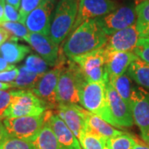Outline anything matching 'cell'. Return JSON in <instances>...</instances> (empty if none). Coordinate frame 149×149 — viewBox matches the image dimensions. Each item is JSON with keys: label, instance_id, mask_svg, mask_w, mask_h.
Returning a JSON list of instances; mask_svg holds the SVG:
<instances>
[{"label": "cell", "instance_id": "obj_1", "mask_svg": "<svg viewBox=\"0 0 149 149\" xmlns=\"http://www.w3.org/2000/svg\"><path fill=\"white\" fill-rule=\"evenodd\" d=\"M108 36L98 18L83 22L70 34L63 46V52L71 60L105 46Z\"/></svg>", "mask_w": 149, "mask_h": 149}, {"label": "cell", "instance_id": "obj_2", "mask_svg": "<svg viewBox=\"0 0 149 149\" xmlns=\"http://www.w3.org/2000/svg\"><path fill=\"white\" fill-rule=\"evenodd\" d=\"M79 0H59L54 9L49 37L56 44L61 43L72 32L77 14Z\"/></svg>", "mask_w": 149, "mask_h": 149}, {"label": "cell", "instance_id": "obj_3", "mask_svg": "<svg viewBox=\"0 0 149 149\" xmlns=\"http://www.w3.org/2000/svg\"><path fill=\"white\" fill-rule=\"evenodd\" d=\"M87 80L79 65L70 60L60 75L56 86L58 104H76L80 103V90Z\"/></svg>", "mask_w": 149, "mask_h": 149}, {"label": "cell", "instance_id": "obj_4", "mask_svg": "<svg viewBox=\"0 0 149 149\" xmlns=\"http://www.w3.org/2000/svg\"><path fill=\"white\" fill-rule=\"evenodd\" d=\"M80 103L87 111L101 117L113 126L104 82L86 81L80 90Z\"/></svg>", "mask_w": 149, "mask_h": 149}, {"label": "cell", "instance_id": "obj_5", "mask_svg": "<svg viewBox=\"0 0 149 149\" xmlns=\"http://www.w3.org/2000/svg\"><path fill=\"white\" fill-rule=\"evenodd\" d=\"M47 108L30 90L13 91V98L4 113V118L42 115Z\"/></svg>", "mask_w": 149, "mask_h": 149}, {"label": "cell", "instance_id": "obj_6", "mask_svg": "<svg viewBox=\"0 0 149 149\" xmlns=\"http://www.w3.org/2000/svg\"><path fill=\"white\" fill-rule=\"evenodd\" d=\"M47 120V111L42 115L5 118L3 123L9 137L32 142L37 138Z\"/></svg>", "mask_w": 149, "mask_h": 149}, {"label": "cell", "instance_id": "obj_7", "mask_svg": "<svg viewBox=\"0 0 149 149\" xmlns=\"http://www.w3.org/2000/svg\"><path fill=\"white\" fill-rule=\"evenodd\" d=\"M79 65L88 82H108L104 47L71 59Z\"/></svg>", "mask_w": 149, "mask_h": 149}, {"label": "cell", "instance_id": "obj_8", "mask_svg": "<svg viewBox=\"0 0 149 149\" xmlns=\"http://www.w3.org/2000/svg\"><path fill=\"white\" fill-rule=\"evenodd\" d=\"M63 59V58H62ZM59 59L54 68L44 73L37 84L30 91L42 100L48 108H52L57 104L56 86L61 72L65 69V61Z\"/></svg>", "mask_w": 149, "mask_h": 149}, {"label": "cell", "instance_id": "obj_9", "mask_svg": "<svg viewBox=\"0 0 149 149\" xmlns=\"http://www.w3.org/2000/svg\"><path fill=\"white\" fill-rule=\"evenodd\" d=\"M107 102L113 127H131L134 123L130 106L118 95L113 86L106 82Z\"/></svg>", "mask_w": 149, "mask_h": 149}, {"label": "cell", "instance_id": "obj_10", "mask_svg": "<svg viewBox=\"0 0 149 149\" xmlns=\"http://www.w3.org/2000/svg\"><path fill=\"white\" fill-rule=\"evenodd\" d=\"M107 36L123 30L136 23L137 14L132 6H122L105 16L98 18Z\"/></svg>", "mask_w": 149, "mask_h": 149}, {"label": "cell", "instance_id": "obj_11", "mask_svg": "<svg viewBox=\"0 0 149 149\" xmlns=\"http://www.w3.org/2000/svg\"><path fill=\"white\" fill-rule=\"evenodd\" d=\"M130 109L133 121L143 138L149 131V92L141 86H133Z\"/></svg>", "mask_w": 149, "mask_h": 149}, {"label": "cell", "instance_id": "obj_12", "mask_svg": "<svg viewBox=\"0 0 149 149\" xmlns=\"http://www.w3.org/2000/svg\"><path fill=\"white\" fill-rule=\"evenodd\" d=\"M117 8L113 0H79L78 14L72 32L83 22L105 16Z\"/></svg>", "mask_w": 149, "mask_h": 149}, {"label": "cell", "instance_id": "obj_13", "mask_svg": "<svg viewBox=\"0 0 149 149\" xmlns=\"http://www.w3.org/2000/svg\"><path fill=\"white\" fill-rule=\"evenodd\" d=\"M59 0H44L31 12L25 20V26L30 32H37L49 36L54 9Z\"/></svg>", "mask_w": 149, "mask_h": 149}, {"label": "cell", "instance_id": "obj_14", "mask_svg": "<svg viewBox=\"0 0 149 149\" xmlns=\"http://www.w3.org/2000/svg\"><path fill=\"white\" fill-rule=\"evenodd\" d=\"M24 41L28 42L39 56L51 66H55L59 61V47L49 36L37 32H30Z\"/></svg>", "mask_w": 149, "mask_h": 149}, {"label": "cell", "instance_id": "obj_15", "mask_svg": "<svg viewBox=\"0 0 149 149\" xmlns=\"http://www.w3.org/2000/svg\"><path fill=\"white\" fill-rule=\"evenodd\" d=\"M139 38L140 35L135 23L108 36L104 48L109 52H133Z\"/></svg>", "mask_w": 149, "mask_h": 149}, {"label": "cell", "instance_id": "obj_16", "mask_svg": "<svg viewBox=\"0 0 149 149\" xmlns=\"http://www.w3.org/2000/svg\"><path fill=\"white\" fill-rule=\"evenodd\" d=\"M47 122L52 129L61 149H82L78 139L57 114L47 111Z\"/></svg>", "mask_w": 149, "mask_h": 149}, {"label": "cell", "instance_id": "obj_17", "mask_svg": "<svg viewBox=\"0 0 149 149\" xmlns=\"http://www.w3.org/2000/svg\"><path fill=\"white\" fill-rule=\"evenodd\" d=\"M58 115L72 131L77 139L86 128L85 116L87 110L77 104H58Z\"/></svg>", "mask_w": 149, "mask_h": 149}, {"label": "cell", "instance_id": "obj_18", "mask_svg": "<svg viewBox=\"0 0 149 149\" xmlns=\"http://www.w3.org/2000/svg\"><path fill=\"white\" fill-rule=\"evenodd\" d=\"M105 52L108 81L125 74L131 63L139 58L132 52H109L105 49Z\"/></svg>", "mask_w": 149, "mask_h": 149}, {"label": "cell", "instance_id": "obj_19", "mask_svg": "<svg viewBox=\"0 0 149 149\" xmlns=\"http://www.w3.org/2000/svg\"><path fill=\"white\" fill-rule=\"evenodd\" d=\"M85 124H86V129L105 139L106 140L123 133L122 131L113 128V126H112L110 123L106 122L101 117L89 111H87L86 113Z\"/></svg>", "mask_w": 149, "mask_h": 149}, {"label": "cell", "instance_id": "obj_20", "mask_svg": "<svg viewBox=\"0 0 149 149\" xmlns=\"http://www.w3.org/2000/svg\"><path fill=\"white\" fill-rule=\"evenodd\" d=\"M30 52V48L17 42V41L9 40L0 47V55L9 64L20 62L26 55Z\"/></svg>", "mask_w": 149, "mask_h": 149}, {"label": "cell", "instance_id": "obj_21", "mask_svg": "<svg viewBox=\"0 0 149 149\" xmlns=\"http://www.w3.org/2000/svg\"><path fill=\"white\" fill-rule=\"evenodd\" d=\"M126 74L141 87L149 91V64L137 58L127 70Z\"/></svg>", "mask_w": 149, "mask_h": 149}, {"label": "cell", "instance_id": "obj_22", "mask_svg": "<svg viewBox=\"0 0 149 149\" xmlns=\"http://www.w3.org/2000/svg\"><path fill=\"white\" fill-rule=\"evenodd\" d=\"M32 143L34 149H61L52 129L47 121Z\"/></svg>", "mask_w": 149, "mask_h": 149}, {"label": "cell", "instance_id": "obj_23", "mask_svg": "<svg viewBox=\"0 0 149 149\" xmlns=\"http://www.w3.org/2000/svg\"><path fill=\"white\" fill-rule=\"evenodd\" d=\"M42 74L30 71L25 65L21 66L16 80L9 84L13 88H18L19 90H32Z\"/></svg>", "mask_w": 149, "mask_h": 149}, {"label": "cell", "instance_id": "obj_24", "mask_svg": "<svg viewBox=\"0 0 149 149\" xmlns=\"http://www.w3.org/2000/svg\"><path fill=\"white\" fill-rule=\"evenodd\" d=\"M135 11L137 14L136 27L140 37H149V0L137 4Z\"/></svg>", "mask_w": 149, "mask_h": 149}, {"label": "cell", "instance_id": "obj_25", "mask_svg": "<svg viewBox=\"0 0 149 149\" xmlns=\"http://www.w3.org/2000/svg\"><path fill=\"white\" fill-rule=\"evenodd\" d=\"M109 82L113 86L115 91L122 97L123 100L130 106L133 86L131 82V79L129 78L128 74H123L121 76H118L114 80Z\"/></svg>", "mask_w": 149, "mask_h": 149}, {"label": "cell", "instance_id": "obj_26", "mask_svg": "<svg viewBox=\"0 0 149 149\" xmlns=\"http://www.w3.org/2000/svg\"><path fill=\"white\" fill-rule=\"evenodd\" d=\"M80 146L83 149H105L107 140L85 128L79 137Z\"/></svg>", "mask_w": 149, "mask_h": 149}, {"label": "cell", "instance_id": "obj_27", "mask_svg": "<svg viewBox=\"0 0 149 149\" xmlns=\"http://www.w3.org/2000/svg\"><path fill=\"white\" fill-rule=\"evenodd\" d=\"M0 27L4 28L12 36L9 40L17 41L18 39L24 40L25 37L30 33L25 24L19 22H3L0 24Z\"/></svg>", "mask_w": 149, "mask_h": 149}, {"label": "cell", "instance_id": "obj_28", "mask_svg": "<svg viewBox=\"0 0 149 149\" xmlns=\"http://www.w3.org/2000/svg\"><path fill=\"white\" fill-rule=\"evenodd\" d=\"M135 139L132 135L122 133L107 140V147L109 149H133Z\"/></svg>", "mask_w": 149, "mask_h": 149}, {"label": "cell", "instance_id": "obj_29", "mask_svg": "<svg viewBox=\"0 0 149 149\" xmlns=\"http://www.w3.org/2000/svg\"><path fill=\"white\" fill-rule=\"evenodd\" d=\"M25 66L32 72L44 74L48 70L49 65L41 56L37 55H30L25 61Z\"/></svg>", "mask_w": 149, "mask_h": 149}, {"label": "cell", "instance_id": "obj_30", "mask_svg": "<svg viewBox=\"0 0 149 149\" xmlns=\"http://www.w3.org/2000/svg\"><path fill=\"white\" fill-rule=\"evenodd\" d=\"M0 149H34L32 142L8 137L0 145Z\"/></svg>", "mask_w": 149, "mask_h": 149}, {"label": "cell", "instance_id": "obj_31", "mask_svg": "<svg viewBox=\"0 0 149 149\" xmlns=\"http://www.w3.org/2000/svg\"><path fill=\"white\" fill-rule=\"evenodd\" d=\"M135 54L139 59L149 64V37H140L133 50Z\"/></svg>", "mask_w": 149, "mask_h": 149}, {"label": "cell", "instance_id": "obj_32", "mask_svg": "<svg viewBox=\"0 0 149 149\" xmlns=\"http://www.w3.org/2000/svg\"><path fill=\"white\" fill-rule=\"evenodd\" d=\"M43 1L44 0H21V4L19 8V14L21 17L20 22L24 24L27 15L35 8H37Z\"/></svg>", "mask_w": 149, "mask_h": 149}, {"label": "cell", "instance_id": "obj_33", "mask_svg": "<svg viewBox=\"0 0 149 149\" xmlns=\"http://www.w3.org/2000/svg\"><path fill=\"white\" fill-rule=\"evenodd\" d=\"M13 98V91H0V120L4 118V113Z\"/></svg>", "mask_w": 149, "mask_h": 149}, {"label": "cell", "instance_id": "obj_34", "mask_svg": "<svg viewBox=\"0 0 149 149\" xmlns=\"http://www.w3.org/2000/svg\"><path fill=\"white\" fill-rule=\"evenodd\" d=\"M4 17L5 22H19L21 21L20 14L16 8L8 3H6L4 7Z\"/></svg>", "mask_w": 149, "mask_h": 149}, {"label": "cell", "instance_id": "obj_35", "mask_svg": "<svg viewBox=\"0 0 149 149\" xmlns=\"http://www.w3.org/2000/svg\"><path fill=\"white\" fill-rule=\"evenodd\" d=\"M19 73V69L13 68L9 70H4L0 72V82L3 83H11L16 80Z\"/></svg>", "mask_w": 149, "mask_h": 149}, {"label": "cell", "instance_id": "obj_36", "mask_svg": "<svg viewBox=\"0 0 149 149\" xmlns=\"http://www.w3.org/2000/svg\"><path fill=\"white\" fill-rule=\"evenodd\" d=\"M13 68H15L14 65L9 64L5 59L0 55V72L4 71V70H9L13 69Z\"/></svg>", "mask_w": 149, "mask_h": 149}, {"label": "cell", "instance_id": "obj_37", "mask_svg": "<svg viewBox=\"0 0 149 149\" xmlns=\"http://www.w3.org/2000/svg\"><path fill=\"white\" fill-rule=\"evenodd\" d=\"M10 33L6 31L4 28H3L2 27H0V47L3 44L4 42H6L8 39L11 38Z\"/></svg>", "mask_w": 149, "mask_h": 149}, {"label": "cell", "instance_id": "obj_38", "mask_svg": "<svg viewBox=\"0 0 149 149\" xmlns=\"http://www.w3.org/2000/svg\"><path fill=\"white\" fill-rule=\"evenodd\" d=\"M8 134L7 133V130H6L5 127L3 125V123L1 122L0 120V145L4 142L7 138H8Z\"/></svg>", "mask_w": 149, "mask_h": 149}, {"label": "cell", "instance_id": "obj_39", "mask_svg": "<svg viewBox=\"0 0 149 149\" xmlns=\"http://www.w3.org/2000/svg\"><path fill=\"white\" fill-rule=\"evenodd\" d=\"M5 4V0H0V24L5 22V17H4Z\"/></svg>", "mask_w": 149, "mask_h": 149}, {"label": "cell", "instance_id": "obj_40", "mask_svg": "<svg viewBox=\"0 0 149 149\" xmlns=\"http://www.w3.org/2000/svg\"><path fill=\"white\" fill-rule=\"evenodd\" d=\"M133 149H149V146L135 139V145Z\"/></svg>", "mask_w": 149, "mask_h": 149}, {"label": "cell", "instance_id": "obj_41", "mask_svg": "<svg viewBox=\"0 0 149 149\" xmlns=\"http://www.w3.org/2000/svg\"><path fill=\"white\" fill-rule=\"evenodd\" d=\"M7 3L10 4L11 6L14 7L17 10L19 9L20 8V4H21V0H5Z\"/></svg>", "mask_w": 149, "mask_h": 149}, {"label": "cell", "instance_id": "obj_42", "mask_svg": "<svg viewBox=\"0 0 149 149\" xmlns=\"http://www.w3.org/2000/svg\"><path fill=\"white\" fill-rule=\"evenodd\" d=\"M12 88V86L9 83H3V82H0V91H6Z\"/></svg>", "mask_w": 149, "mask_h": 149}, {"label": "cell", "instance_id": "obj_43", "mask_svg": "<svg viewBox=\"0 0 149 149\" xmlns=\"http://www.w3.org/2000/svg\"><path fill=\"white\" fill-rule=\"evenodd\" d=\"M143 139L144 140H145V141L147 142V143H149V131L148 132V133L146 134V136H145V137H143Z\"/></svg>", "mask_w": 149, "mask_h": 149}, {"label": "cell", "instance_id": "obj_44", "mask_svg": "<svg viewBox=\"0 0 149 149\" xmlns=\"http://www.w3.org/2000/svg\"><path fill=\"white\" fill-rule=\"evenodd\" d=\"M143 1H146V0H135V2H136V4H139V3H142V2H143Z\"/></svg>", "mask_w": 149, "mask_h": 149}, {"label": "cell", "instance_id": "obj_45", "mask_svg": "<svg viewBox=\"0 0 149 149\" xmlns=\"http://www.w3.org/2000/svg\"><path fill=\"white\" fill-rule=\"evenodd\" d=\"M105 149H109V148H108V147H106V148H105Z\"/></svg>", "mask_w": 149, "mask_h": 149}]
</instances>
